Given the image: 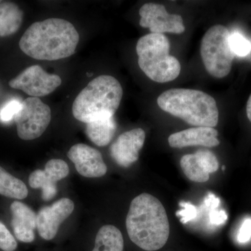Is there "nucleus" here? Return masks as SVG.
<instances>
[{"instance_id":"f257e3e1","label":"nucleus","mask_w":251,"mask_h":251,"mask_svg":"<svg viewBox=\"0 0 251 251\" xmlns=\"http://www.w3.org/2000/svg\"><path fill=\"white\" fill-rule=\"evenodd\" d=\"M78 32L74 25L60 18H49L33 23L19 42L20 49L31 58L54 61L75 52Z\"/></svg>"},{"instance_id":"f03ea898","label":"nucleus","mask_w":251,"mask_h":251,"mask_svg":"<svg viewBox=\"0 0 251 251\" xmlns=\"http://www.w3.org/2000/svg\"><path fill=\"white\" fill-rule=\"evenodd\" d=\"M126 226L130 240L145 251L161 249L170 235L169 221L164 206L148 193H142L132 201Z\"/></svg>"},{"instance_id":"7ed1b4c3","label":"nucleus","mask_w":251,"mask_h":251,"mask_svg":"<svg viewBox=\"0 0 251 251\" xmlns=\"http://www.w3.org/2000/svg\"><path fill=\"white\" fill-rule=\"evenodd\" d=\"M163 111L179 117L188 125L214 128L219 123V109L215 99L202 91L171 89L157 99Z\"/></svg>"},{"instance_id":"20e7f679","label":"nucleus","mask_w":251,"mask_h":251,"mask_svg":"<svg viewBox=\"0 0 251 251\" xmlns=\"http://www.w3.org/2000/svg\"><path fill=\"white\" fill-rule=\"evenodd\" d=\"M123 96L121 84L111 75L96 77L77 96L72 113L78 121L90 122L114 117Z\"/></svg>"},{"instance_id":"39448f33","label":"nucleus","mask_w":251,"mask_h":251,"mask_svg":"<svg viewBox=\"0 0 251 251\" xmlns=\"http://www.w3.org/2000/svg\"><path fill=\"white\" fill-rule=\"evenodd\" d=\"M170 41L163 34L150 33L137 43L138 65L154 82H171L179 75L181 64L176 57L170 54Z\"/></svg>"},{"instance_id":"423d86ee","label":"nucleus","mask_w":251,"mask_h":251,"mask_svg":"<svg viewBox=\"0 0 251 251\" xmlns=\"http://www.w3.org/2000/svg\"><path fill=\"white\" fill-rule=\"evenodd\" d=\"M229 32L227 27L216 25L203 36L201 53L206 72L216 78L227 76L232 69L234 54L229 46Z\"/></svg>"},{"instance_id":"0eeeda50","label":"nucleus","mask_w":251,"mask_h":251,"mask_svg":"<svg viewBox=\"0 0 251 251\" xmlns=\"http://www.w3.org/2000/svg\"><path fill=\"white\" fill-rule=\"evenodd\" d=\"M18 137L23 140L39 138L50 125L51 110L40 99L29 97L21 103V109L14 117Z\"/></svg>"},{"instance_id":"6e6552de","label":"nucleus","mask_w":251,"mask_h":251,"mask_svg":"<svg viewBox=\"0 0 251 251\" xmlns=\"http://www.w3.org/2000/svg\"><path fill=\"white\" fill-rule=\"evenodd\" d=\"M61 84L62 79L59 75L49 74L38 65L28 67L9 82L11 88L22 90L36 98L49 95Z\"/></svg>"},{"instance_id":"1a4fd4ad","label":"nucleus","mask_w":251,"mask_h":251,"mask_svg":"<svg viewBox=\"0 0 251 251\" xmlns=\"http://www.w3.org/2000/svg\"><path fill=\"white\" fill-rule=\"evenodd\" d=\"M140 25L149 28L152 34L168 32L179 34L184 32L183 18L177 14H171L163 5L147 3L140 9Z\"/></svg>"},{"instance_id":"9d476101","label":"nucleus","mask_w":251,"mask_h":251,"mask_svg":"<svg viewBox=\"0 0 251 251\" xmlns=\"http://www.w3.org/2000/svg\"><path fill=\"white\" fill-rule=\"evenodd\" d=\"M74 206L72 200L64 198L43 207L36 219V228L41 238L47 241L54 239L60 225L72 214Z\"/></svg>"},{"instance_id":"9b49d317","label":"nucleus","mask_w":251,"mask_h":251,"mask_svg":"<svg viewBox=\"0 0 251 251\" xmlns=\"http://www.w3.org/2000/svg\"><path fill=\"white\" fill-rule=\"evenodd\" d=\"M69 168L65 161L61 159H51L46 164L45 169L36 170L29 175V184L31 188L42 191L44 201H49L56 196L57 183L67 177Z\"/></svg>"},{"instance_id":"f8f14e48","label":"nucleus","mask_w":251,"mask_h":251,"mask_svg":"<svg viewBox=\"0 0 251 251\" xmlns=\"http://www.w3.org/2000/svg\"><path fill=\"white\" fill-rule=\"evenodd\" d=\"M67 156L75 165L82 176L89 178L101 177L107 173L101 153L85 144H76L68 151Z\"/></svg>"},{"instance_id":"ddd939ff","label":"nucleus","mask_w":251,"mask_h":251,"mask_svg":"<svg viewBox=\"0 0 251 251\" xmlns=\"http://www.w3.org/2000/svg\"><path fill=\"white\" fill-rule=\"evenodd\" d=\"M145 140V132L142 128L125 132L110 146V156L119 166L128 168L138 161Z\"/></svg>"},{"instance_id":"4468645a","label":"nucleus","mask_w":251,"mask_h":251,"mask_svg":"<svg viewBox=\"0 0 251 251\" xmlns=\"http://www.w3.org/2000/svg\"><path fill=\"white\" fill-rule=\"evenodd\" d=\"M217 130L211 127L198 126L173 133L168 138V143L173 148L201 146L213 148L219 145Z\"/></svg>"},{"instance_id":"2eb2a0df","label":"nucleus","mask_w":251,"mask_h":251,"mask_svg":"<svg viewBox=\"0 0 251 251\" xmlns=\"http://www.w3.org/2000/svg\"><path fill=\"white\" fill-rule=\"evenodd\" d=\"M10 209L13 215L11 224L16 239L24 243L32 242L35 239L37 215L31 208L19 201H14Z\"/></svg>"},{"instance_id":"dca6fc26","label":"nucleus","mask_w":251,"mask_h":251,"mask_svg":"<svg viewBox=\"0 0 251 251\" xmlns=\"http://www.w3.org/2000/svg\"><path fill=\"white\" fill-rule=\"evenodd\" d=\"M116 130L117 124L114 117H112L87 124L85 133L96 145L105 147L110 143Z\"/></svg>"},{"instance_id":"f3484780","label":"nucleus","mask_w":251,"mask_h":251,"mask_svg":"<svg viewBox=\"0 0 251 251\" xmlns=\"http://www.w3.org/2000/svg\"><path fill=\"white\" fill-rule=\"evenodd\" d=\"M23 13L14 3L0 4V36L4 37L17 32L23 22Z\"/></svg>"},{"instance_id":"a211bd4d","label":"nucleus","mask_w":251,"mask_h":251,"mask_svg":"<svg viewBox=\"0 0 251 251\" xmlns=\"http://www.w3.org/2000/svg\"><path fill=\"white\" fill-rule=\"evenodd\" d=\"M124 239L120 229L106 225L100 227L96 236L92 251H123Z\"/></svg>"},{"instance_id":"6ab92c4d","label":"nucleus","mask_w":251,"mask_h":251,"mask_svg":"<svg viewBox=\"0 0 251 251\" xmlns=\"http://www.w3.org/2000/svg\"><path fill=\"white\" fill-rule=\"evenodd\" d=\"M0 195L23 200L27 197L28 189L23 181L9 174L0 166Z\"/></svg>"},{"instance_id":"aec40b11","label":"nucleus","mask_w":251,"mask_h":251,"mask_svg":"<svg viewBox=\"0 0 251 251\" xmlns=\"http://www.w3.org/2000/svg\"><path fill=\"white\" fill-rule=\"evenodd\" d=\"M180 166L185 175L191 181L203 183L209 179V174L204 171L195 153L183 156L180 161Z\"/></svg>"},{"instance_id":"412c9836","label":"nucleus","mask_w":251,"mask_h":251,"mask_svg":"<svg viewBox=\"0 0 251 251\" xmlns=\"http://www.w3.org/2000/svg\"><path fill=\"white\" fill-rule=\"evenodd\" d=\"M229 46L234 54L245 57L251 52V43L240 33L234 32L229 36Z\"/></svg>"},{"instance_id":"4be33fe9","label":"nucleus","mask_w":251,"mask_h":251,"mask_svg":"<svg viewBox=\"0 0 251 251\" xmlns=\"http://www.w3.org/2000/svg\"><path fill=\"white\" fill-rule=\"evenodd\" d=\"M195 154L204 171L208 174L215 173L219 169V161L212 151L207 150H198Z\"/></svg>"},{"instance_id":"5701e85b","label":"nucleus","mask_w":251,"mask_h":251,"mask_svg":"<svg viewBox=\"0 0 251 251\" xmlns=\"http://www.w3.org/2000/svg\"><path fill=\"white\" fill-rule=\"evenodd\" d=\"M18 243L7 227L0 221V249L3 251H15Z\"/></svg>"},{"instance_id":"b1692460","label":"nucleus","mask_w":251,"mask_h":251,"mask_svg":"<svg viewBox=\"0 0 251 251\" xmlns=\"http://www.w3.org/2000/svg\"><path fill=\"white\" fill-rule=\"evenodd\" d=\"M21 107V103L19 101L16 100H11L5 105L0 111V120L4 122L10 121L13 117L16 116Z\"/></svg>"},{"instance_id":"393cba45","label":"nucleus","mask_w":251,"mask_h":251,"mask_svg":"<svg viewBox=\"0 0 251 251\" xmlns=\"http://www.w3.org/2000/svg\"><path fill=\"white\" fill-rule=\"evenodd\" d=\"M184 207V209L177 212V216L181 217V221L183 224H186L188 221L195 219L197 214L196 206L190 203L183 202L180 204Z\"/></svg>"},{"instance_id":"a878e982","label":"nucleus","mask_w":251,"mask_h":251,"mask_svg":"<svg viewBox=\"0 0 251 251\" xmlns=\"http://www.w3.org/2000/svg\"><path fill=\"white\" fill-rule=\"evenodd\" d=\"M251 238V219H246L242 225L239 234L238 241L240 243H247Z\"/></svg>"},{"instance_id":"bb28decb","label":"nucleus","mask_w":251,"mask_h":251,"mask_svg":"<svg viewBox=\"0 0 251 251\" xmlns=\"http://www.w3.org/2000/svg\"><path fill=\"white\" fill-rule=\"evenodd\" d=\"M209 219L213 224L221 225L224 224L227 219L226 211L224 210H216L212 209L209 214Z\"/></svg>"},{"instance_id":"cd10ccee","label":"nucleus","mask_w":251,"mask_h":251,"mask_svg":"<svg viewBox=\"0 0 251 251\" xmlns=\"http://www.w3.org/2000/svg\"><path fill=\"white\" fill-rule=\"evenodd\" d=\"M206 205L208 206V207H210L212 209H216L219 205V198H216L214 195H209L208 198H206Z\"/></svg>"},{"instance_id":"c85d7f7f","label":"nucleus","mask_w":251,"mask_h":251,"mask_svg":"<svg viewBox=\"0 0 251 251\" xmlns=\"http://www.w3.org/2000/svg\"><path fill=\"white\" fill-rule=\"evenodd\" d=\"M247 113L248 118H249V120L251 122V94L247 102Z\"/></svg>"},{"instance_id":"c756f323","label":"nucleus","mask_w":251,"mask_h":251,"mask_svg":"<svg viewBox=\"0 0 251 251\" xmlns=\"http://www.w3.org/2000/svg\"><path fill=\"white\" fill-rule=\"evenodd\" d=\"M1 2H2V1H0V4H1Z\"/></svg>"}]
</instances>
